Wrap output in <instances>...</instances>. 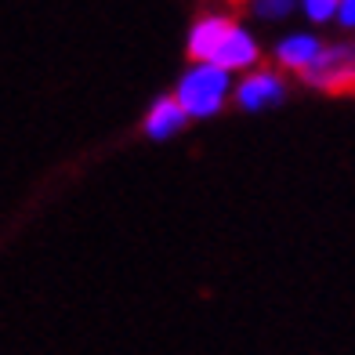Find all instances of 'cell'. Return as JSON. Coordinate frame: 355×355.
Here are the masks:
<instances>
[{"label":"cell","instance_id":"277c9868","mask_svg":"<svg viewBox=\"0 0 355 355\" xmlns=\"http://www.w3.org/2000/svg\"><path fill=\"white\" fill-rule=\"evenodd\" d=\"M322 51H327V44H322V40H315V37H309V33H297V37H290V40L279 44L276 62H279L283 69L304 76V73H309L315 62H319Z\"/></svg>","mask_w":355,"mask_h":355},{"label":"cell","instance_id":"9c48e42d","mask_svg":"<svg viewBox=\"0 0 355 355\" xmlns=\"http://www.w3.org/2000/svg\"><path fill=\"white\" fill-rule=\"evenodd\" d=\"M290 11H294V0H257V15L265 19H283Z\"/></svg>","mask_w":355,"mask_h":355},{"label":"cell","instance_id":"5b68a950","mask_svg":"<svg viewBox=\"0 0 355 355\" xmlns=\"http://www.w3.org/2000/svg\"><path fill=\"white\" fill-rule=\"evenodd\" d=\"M236 98H239L243 109H265V105L283 98V80L272 69H257V73H250L243 84H239Z\"/></svg>","mask_w":355,"mask_h":355},{"label":"cell","instance_id":"30bf717a","mask_svg":"<svg viewBox=\"0 0 355 355\" xmlns=\"http://www.w3.org/2000/svg\"><path fill=\"white\" fill-rule=\"evenodd\" d=\"M337 22L345 29H355V0H341V8H337Z\"/></svg>","mask_w":355,"mask_h":355},{"label":"cell","instance_id":"52a82bcc","mask_svg":"<svg viewBox=\"0 0 355 355\" xmlns=\"http://www.w3.org/2000/svg\"><path fill=\"white\" fill-rule=\"evenodd\" d=\"M261 58V51H257V44H254V37L247 33V29H232L229 37H225V44L218 47V55L211 58V62H218V66H225V69H250L254 62Z\"/></svg>","mask_w":355,"mask_h":355},{"label":"cell","instance_id":"ba28073f","mask_svg":"<svg viewBox=\"0 0 355 355\" xmlns=\"http://www.w3.org/2000/svg\"><path fill=\"white\" fill-rule=\"evenodd\" d=\"M304 15H309L312 22H330L337 19V8H341V0H301Z\"/></svg>","mask_w":355,"mask_h":355},{"label":"cell","instance_id":"3957f363","mask_svg":"<svg viewBox=\"0 0 355 355\" xmlns=\"http://www.w3.org/2000/svg\"><path fill=\"white\" fill-rule=\"evenodd\" d=\"M232 29H236V22L225 19V15H207V19H200L189 33V58L192 62H211Z\"/></svg>","mask_w":355,"mask_h":355},{"label":"cell","instance_id":"6da1fadb","mask_svg":"<svg viewBox=\"0 0 355 355\" xmlns=\"http://www.w3.org/2000/svg\"><path fill=\"white\" fill-rule=\"evenodd\" d=\"M229 69L218 62H196V69H189L178 84V98L189 109V116H214L229 98Z\"/></svg>","mask_w":355,"mask_h":355},{"label":"cell","instance_id":"8992f818","mask_svg":"<svg viewBox=\"0 0 355 355\" xmlns=\"http://www.w3.org/2000/svg\"><path fill=\"white\" fill-rule=\"evenodd\" d=\"M189 120V109L182 105L178 94H167V98H156V105L149 109V116H145V135L153 138H167L174 131H182Z\"/></svg>","mask_w":355,"mask_h":355},{"label":"cell","instance_id":"7a4b0ae2","mask_svg":"<svg viewBox=\"0 0 355 355\" xmlns=\"http://www.w3.org/2000/svg\"><path fill=\"white\" fill-rule=\"evenodd\" d=\"M304 80L327 94H355V40L327 47Z\"/></svg>","mask_w":355,"mask_h":355},{"label":"cell","instance_id":"8fae6325","mask_svg":"<svg viewBox=\"0 0 355 355\" xmlns=\"http://www.w3.org/2000/svg\"><path fill=\"white\" fill-rule=\"evenodd\" d=\"M229 4H236V8H243V4H250V0H229Z\"/></svg>","mask_w":355,"mask_h":355}]
</instances>
